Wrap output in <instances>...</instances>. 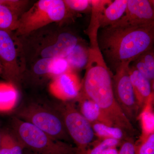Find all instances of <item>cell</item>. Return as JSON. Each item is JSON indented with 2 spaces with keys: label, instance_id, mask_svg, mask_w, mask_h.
Masks as SVG:
<instances>
[{
  "label": "cell",
  "instance_id": "603a6c76",
  "mask_svg": "<svg viewBox=\"0 0 154 154\" xmlns=\"http://www.w3.org/2000/svg\"><path fill=\"white\" fill-rule=\"evenodd\" d=\"M136 146L134 138H128L122 141L118 154H135Z\"/></svg>",
  "mask_w": 154,
  "mask_h": 154
},
{
  "label": "cell",
  "instance_id": "8992f818",
  "mask_svg": "<svg viewBox=\"0 0 154 154\" xmlns=\"http://www.w3.org/2000/svg\"><path fill=\"white\" fill-rule=\"evenodd\" d=\"M154 5L148 0H128L124 16L118 21L134 25L154 23Z\"/></svg>",
  "mask_w": 154,
  "mask_h": 154
},
{
  "label": "cell",
  "instance_id": "83f0119b",
  "mask_svg": "<svg viewBox=\"0 0 154 154\" xmlns=\"http://www.w3.org/2000/svg\"><path fill=\"white\" fill-rule=\"evenodd\" d=\"M2 67H1V64H0V74L2 73Z\"/></svg>",
  "mask_w": 154,
  "mask_h": 154
},
{
  "label": "cell",
  "instance_id": "5bb4252c",
  "mask_svg": "<svg viewBox=\"0 0 154 154\" xmlns=\"http://www.w3.org/2000/svg\"><path fill=\"white\" fill-rule=\"evenodd\" d=\"M153 98L154 97L150 99L139 116L142 128L140 141L144 140L150 135L154 133V114L152 108Z\"/></svg>",
  "mask_w": 154,
  "mask_h": 154
},
{
  "label": "cell",
  "instance_id": "7402d4cb",
  "mask_svg": "<svg viewBox=\"0 0 154 154\" xmlns=\"http://www.w3.org/2000/svg\"><path fill=\"white\" fill-rule=\"evenodd\" d=\"M68 9L77 12H85L91 9V1L88 0H65Z\"/></svg>",
  "mask_w": 154,
  "mask_h": 154
},
{
  "label": "cell",
  "instance_id": "4316f807",
  "mask_svg": "<svg viewBox=\"0 0 154 154\" xmlns=\"http://www.w3.org/2000/svg\"><path fill=\"white\" fill-rule=\"evenodd\" d=\"M118 152L116 147L111 148L105 150L102 154H118Z\"/></svg>",
  "mask_w": 154,
  "mask_h": 154
},
{
  "label": "cell",
  "instance_id": "9a60e30c",
  "mask_svg": "<svg viewBox=\"0 0 154 154\" xmlns=\"http://www.w3.org/2000/svg\"><path fill=\"white\" fill-rule=\"evenodd\" d=\"M91 125L95 135L101 138L115 139L122 141L130 137L123 130L116 127L109 126L98 122L93 123Z\"/></svg>",
  "mask_w": 154,
  "mask_h": 154
},
{
  "label": "cell",
  "instance_id": "2e32d148",
  "mask_svg": "<svg viewBox=\"0 0 154 154\" xmlns=\"http://www.w3.org/2000/svg\"><path fill=\"white\" fill-rule=\"evenodd\" d=\"M88 58V48L78 44L66 58L71 69H81L85 67Z\"/></svg>",
  "mask_w": 154,
  "mask_h": 154
},
{
  "label": "cell",
  "instance_id": "7a4b0ae2",
  "mask_svg": "<svg viewBox=\"0 0 154 154\" xmlns=\"http://www.w3.org/2000/svg\"><path fill=\"white\" fill-rule=\"evenodd\" d=\"M67 8L62 0H40L18 20L17 30L20 34L29 33L65 17Z\"/></svg>",
  "mask_w": 154,
  "mask_h": 154
},
{
  "label": "cell",
  "instance_id": "5b68a950",
  "mask_svg": "<svg viewBox=\"0 0 154 154\" xmlns=\"http://www.w3.org/2000/svg\"><path fill=\"white\" fill-rule=\"evenodd\" d=\"M28 122L56 140H69L68 133L62 118L52 113L42 109L30 110ZM70 137V136H69Z\"/></svg>",
  "mask_w": 154,
  "mask_h": 154
},
{
  "label": "cell",
  "instance_id": "6da1fadb",
  "mask_svg": "<svg viewBox=\"0 0 154 154\" xmlns=\"http://www.w3.org/2000/svg\"><path fill=\"white\" fill-rule=\"evenodd\" d=\"M97 38L106 63L115 71L122 64L131 63L153 49L154 23L139 25L118 21L99 28Z\"/></svg>",
  "mask_w": 154,
  "mask_h": 154
},
{
  "label": "cell",
  "instance_id": "f1b7e54d",
  "mask_svg": "<svg viewBox=\"0 0 154 154\" xmlns=\"http://www.w3.org/2000/svg\"><path fill=\"white\" fill-rule=\"evenodd\" d=\"M0 143H1V134H0Z\"/></svg>",
  "mask_w": 154,
  "mask_h": 154
},
{
  "label": "cell",
  "instance_id": "9c48e42d",
  "mask_svg": "<svg viewBox=\"0 0 154 154\" xmlns=\"http://www.w3.org/2000/svg\"><path fill=\"white\" fill-rule=\"evenodd\" d=\"M78 44L76 36L69 32L60 33L53 44L42 51V57L66 58Z\"/></svg>",
  "mask_w": 154,
  "mask_h": 154
},
{
  "label": "cell",
  "instance_id": "d4e9b609",
  "mask_svg": "<svg viewBox=\"0 0 154 154\" xmlns=\"http://www.w3.org/2000/svg\"><path fill=\"white\" fill-rule=\"evenodd\" d=\"M51 57H42L34 65L33 70L36 74H48V67Z\"/></svg>",
  "mask_w": 154,
  "mask_h": 154
},
{
  "label": "cell",
  "instance_id": "44dd1931",
  "mask_svg": "<svg viewBox=\"0 0 154 154\" xmlns=\"http://www.w3.org/2000/svg\"><path fill=\"white\" fill-rule=\"evenodd\" d=\"M135 154H154V133L137 144Z\"/></svg>",
  "mask_w": 154,
  "mask_h": 154
},
{
  "label": "cell",
  "instance_id": "3957f363",
  "mask_svg": "<svg viewBox=\"0 0 154 154\" xmlns=\"http://www.w3.org/2000/svg\"><path fill=\"white\" fill-rule=\"evenodd\" d=\"M125 63L116 69L112 78L114 97L119 105L128 120L134 126L141 110L131 80L129 66Z\"/></svg>",
  "mask_w": 154,
  "mask_h": 154
},
{
  "label": "cell",
  "instance_id": "ac0fdd59",
  "mask_svg": "<svg viewBox=\"0 0 154 154\" xmlns=\"http://www.w3.org/2000/svg\"><path fill=\"white\" fill-rule=\"evenodd\" d=\"M0 154H23V146L7 134L1 135Z\"/></svg>",
  "mask_w": 154,
  "mask_h": 154
},
{
  "label": "cell",
  "instance_id": "484cf974",
  "mask_svg": "<svg viewBox=\"0 0 154 154\" xmlns=\"http://www.w3.org/2000/svg\"><path fill=\"white\" fill-rule=\"evenodd\" d=\"M25 2L16 0H0V4L6 6L14 12L22 7Z\"/></svg>",
  "mask_w": 154,
  "mask_h": 154
},
{
  "label": "cell",
  "instance_id": "7c38bea8",
  "mask_svg": "<svg viewBox=\"0 0 154 154\" xmlns=\"http://www.w3.org/2000/svg\"><path fill=\"white\" fill-rule=\"evenodd\" d=\"M16 54L15 45L8 32L0 30V58L6 69L14 62Z\"/></svg>",
  "mask_w": 154,
  "mask_h": 154
},
{
  "label": "cell",
  "instance_id": "cb8c5ba5",
  "mask_svg": "<svg viewBox=\"0 0 154 154\" xmlns=\"http://www.w3.org/2000/svg\"><path fill=\"white\" fill-rule=\"evenodd\" d=\"M151 75L154 76V55L153 49L148 51L139 57Z\"/></svg>",
  "mask_w": 154,
  "mask_h": 154
},
{
  "label": "cell",
  "instance_id": "277c9868",
  "mask_svg": "<svg viewBox=\"0 0 154 154\" xmlns=\"http://www.w3.org/2000/svg\"><path fill=\"white\" fill-rule=\"evenodd\" d=\"M61 115L70 137L77 147L88 152V146L94 140L95 134L91 123L71 104L63 105Z\"/></svg>",
  "mask_w": 154,
  "mask_h": 154
},
{
  "label": "cell",
  "instance_id": "d6986e66",
  "mask_svg": "<svg viewBox=\"0 0 154 154\" xmlns=\"http://www.w3.org/2000/svg\"><path fill=\"white\" fill-rule=\"evenodd\" d=\"M71 70L66 58H51L48 74L56 77Z\"/></svg>",
  "mask_w": 154,
  "mask_h": 154
},
{
  "label": "cell",
  "instance_id": "4fadbf2b",
  "mask_svg": "<svg viewBox=\"0 0 154 154\" xmlns=\"http://www.w3.org/2000/svg\"><path fill=\"white\" fill-rule=\"evenodd\" d=\"M18 100V91L12 84L0 83V112L13 109Z\"/></svg>",
  "mask_w": 154,
  "mask_h": 154
},
{
  "label": "cell",
  "instance_id": "e0dca14e",
  "mask_svg": "<svg viewBox=\"0 0 154 154\" xmlns=\"http://www.w3.org/2000/svg\"><path fill=\"white\" fill-rule=\"evenodd\" d=\"M18 21L14 11L0 4V30L8 32L17 30Z\"/></svg>",
  "mask_w": 154,
  "mask_h": 154
},
{
  "label": "cell",
  "instance_id": "52a82bcc",
  "mask_svg": "<svg viewBox=\"0 0 154 154\" xmlns=\"http://www.w3.org/2000/svg\"><path fill=\"white\" fill-rule=\"evenodd\" d=\"M81 85L77 75L70 70L54 78L50 85L49 89L57 98L69 100L79 96Z\"/></svg>",
  "mask_w": 154,
  "mask_h": 154
},
{
  "label": "cell",
  "instance_id": "30bf717a",
  "mask_svg": "<svg viewBox=\"0 0 154 154\" xmlns=\"http://www.w3.org/2000/svg\"><path fill=\"white\" fill-rule=\"evenodd\" d=\"M128 0H115L111 2L102 11L99 17L100 28L115 24L124 16Z\"/></svg>",
  "mask_w": 154,
  "mask_h": 154
},
{
  "label": "cell",
  "instance_id": "8fae6325",
  "mask_svg": "<svg viewBox=\"0 0 154 154\" xmlns=\"http://www.w3.org/2000/svg\"><path fill=\"white\" fill-rule=\"evenodd\" d=\"M79 102L80 113L91 124L98 122L113 126L100 107L94 101L81 96Z\"/></svg>",
  "mask_w": 154,
  "mask_h": 154
},
{
  "label": "cell",
  "instance_id": "ba28073f",
  "mask_svg": "<svg viewBox=\"0 0 154 154\" xmlns=\"http://www.w3.org/2000/svg\"><path fill=\"white\" fill-rule=\"evenodd\" d=\"M131 80L141 111L154 97L152 84L149 79L130 64Z\"/></svg>",
  "mask_w": 154,
  "mask_h": 154
},
{
  "label": "cell",
  "instance_id": "ffe728a7",
  "mask_svg": "<svg viewBox=\"0 0 154 154\" xmlns=\"http://www.w3.org/2000/svg\"><path fill=\"white\" fill-rule=\"evenodd\" d=\"M122 141L113 138L104 139L102 142L90 150L88 154H102L105 150L111 148L116 147L121 144Z\"/></svg>",
  "mask_w": 154,
  "mask_h": 154
}]
</instances>
